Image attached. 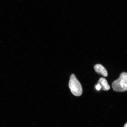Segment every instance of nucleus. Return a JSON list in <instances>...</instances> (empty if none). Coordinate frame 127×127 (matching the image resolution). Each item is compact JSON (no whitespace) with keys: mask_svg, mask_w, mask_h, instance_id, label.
<instances>
[{"mask_svg":"<svg viewBox=\"0 0 127 127\" xmlns=\"http://www.w3.org/2000/svg\"><path fill=\"white\" fill-rule=\"evenodd\" d=\"M112 86L114 91L124 92L127 90V74L123 72L121 74L119 79L113 82Z\"/></svg>","mask_w":127,"mask_h":127,"instance_id":"obj_1","label":"nucleus"},{"mask_svg":"<svg viewBox=\"0 0 127 127\" xmlns=\"http://www.w3.org/2000/svg\"><path fill=\"white\" fill-rule=\"evenodd\" d=\"M69 86L71 93L74 96H79L82 94L83 90L82 85L74 74L70 76Z\"/></svg>","mask_w":127,"mask_h":127,"instance_id":"obj_2","label":"nucleus"},{"mask_svg":"<svg viewBox=\"0 0 127 127\" xmlns=\"http://www.w3.org/2000/svg\"><path fill=\"white\" fill-rule=\"evenodd\" d=\"M94 69L97 73L101 74L104 77H106L108 75L107 71L105 68L102 65L98 64L94 66Z\"/></svg>","mask_w":127,"mask_h":127,"instance_id":"obj_3","label":"nucleus"},{"mask_svg":"<svg viewBox=\"0 0 127 127\" xmlns=\"http://www.w3.org/2000/svg\"><path fill=\"white\" fill-rule=\"evenodd\" d=\"M98 84H99L101 86V89L103 91H107L110 89V87L107 80L104 78H101L98 81Z\"/></svg>","mask_w":127,"mask_h":127,"instance_id":"obj_4","label":"nucleus"},{"mask_svg":"<svg viewBox=\"0 0 127 127\" xmlns=\"http://www.w3.org/2000/svg\"><path fill=\"white\" fill-rule=\"evenodd\" d=\"M96 88L97 90L99 91L101 89V86L99 84H97V85L96 86Z\"/></svg>","mask_w":127,"mask_h":127,"instance_id":"obj_5","label":"nucleus"},{"mask_svg":"<svg viewBox=\"0 0 127 127\" xmlns=\"http://www.w3.org/2000/svg\"><path fill=\"white\" fill-rule=\"evenodd\" d=\"M124 127H127V124L126 123V124L125 125Z\"/></svg>","mask_w":127,"mask_h":127,"instance_id":"obj_6","label":"nucleus"}]
</instances>
